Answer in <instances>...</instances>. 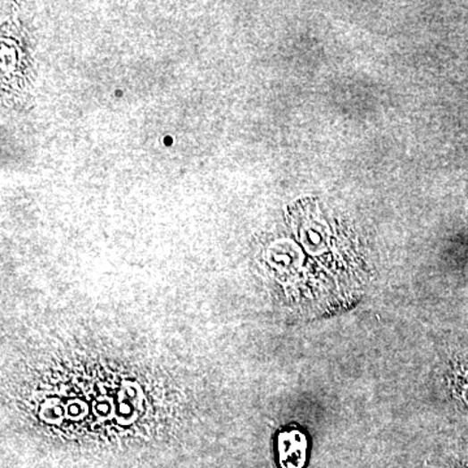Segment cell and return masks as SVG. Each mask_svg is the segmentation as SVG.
I'll use <instances>...</instances> for the list:
<instances>
[{
  "label": "cell",
  "mask_w": 468,
  "mask_h": 468,
  "mask_svg": "<svg viewBox=\"0 0 468 468\" xmlns=\"http://www.w3.org/2000/svg\"><path fill=\"white\" fill-rule=\"evenodd\" d=\"M304 442H299L296 435H285L280 439V459L285 468H299L305 461Z\"/></svg>",
  "instance_id": "obj_1"
}]
</instances>
